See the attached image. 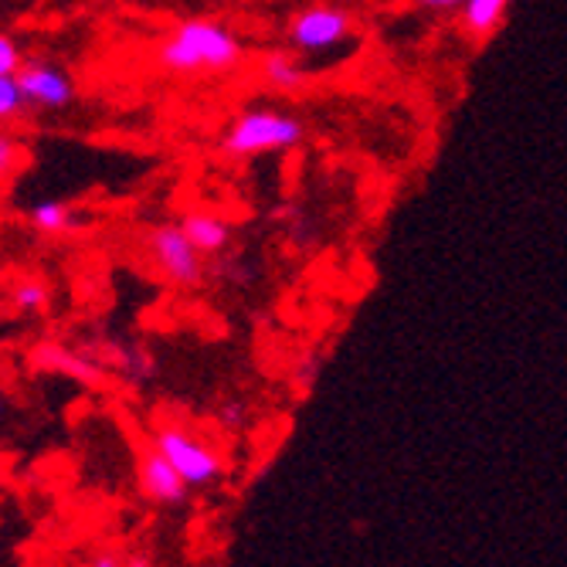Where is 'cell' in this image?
<instances>
[{
  "instance_id": "1",
  "label": "cell",
  "mask_w": 567,
  "mask_h": 567,
  "mask_svg": "<svg viewBox=\"0 0 567 567\" xmlns=\"http://www.w3.org/2000/svg\"><path fill=\"white\" fill-rule=\"evenodd\" d=\"M245 59L241 41L212 18H187L161 44L157 62L171 72H228Z\"/></svg>"
},
{
  "instance_id": "2",
  "label": "cell",
  "mask_w": 567,
  "mask_h": 567,
  "mask_svg": "<svg viewBox=\"0 0 567 567\" xmlns=\"http://www.w3.org/2000/svg\"><path fill=\"white\" fill-rule=\"evenodd\" d=\"M302 140H306V123L296 113L279 106H251L228 123L218 146L225 157L245 161V157H259V153L292 150Z\"/></svg>"
},
{
  "instance_id": "3",
  "label": "cell",
  "mask_w": 567,
  "mask_h": 567,
  "mask_svg": "<svg viewBox=\"0 0 567 567\" xmlns=\"http://www.w3.org/2000/svg\"><path fill=\"white\" fill-rule=\"evenodd\" d=\"M150 445L181 473L187 489H208L225 480V458L184 425H157L150 435Z\"/></svg>"
},
{
  "instance_id": "4",
  "label": "cell",
  "mask_w": 567,
  "mask_h": 567,
  "mask_svg": "<svg viewBox=\"0 0 567 567\" xmlns=\"http://www.w3.org/2000/svg\"><path fill=\"white\" fill-rule=\"evenodd\" d=\"M357 28H360V21L350 8L317 0V4H309L289 18L286 44H289V51H296V55H327V51L350 41L357 34Z\"/></svg>"
},
{
  "instance_id": "5",
  "label": "cell",
  "mask_w": 567,
  "mask_h": 567,
  "mask_svg": "<svg viewBox=\"0 0 567 567\" xmlns=\"http://www.w3.org/2000/svg\"><path fill=\"white\" fill-rule=\"evenodd\" d=\"M146 251L153 266H157V272L171 279L174 286H197L204 276V255L190 245L181 225L153 228L146 238Z\"/></svg>"
},
{
  "instance_id": "6",
  "label": "cell",
  "mask_w": 567,
  "mask_h": 567,
  "mask_svg": "<svg viewBox=\"0 0 567 567\" xmlns=\"http://www.w3.org/2000/svg\"><path fill=\"white\" fill-rule=\"evenodd\" d=\"M28 360H31L38 371L72 378L82 388H102V384H106V368L99 364L95 353L75 350V347L59 343V340H41V343H34L31 353H28Z\"/></svg>"
},
{
  "instance_id": "7",
  "label": "cell",
  "mask_w": 567,
  "mask_h": 567,
  "mask_svg": "<svg viewBox=\"0 0 567 567\" xmlns=\"http://www.w3.org/2000/svg\"><path fill=\"white\" fill-rule=\"evenodd\" d=\"M18 85L28 99V106L38 110H69L75 102V79L55 62H24L18 69Z\"/></svg>"
},
{
  "instance_id": "8",
  "label": "cell",
  "mask_w": 567,
  "mask_h": 567,
  "mask_svg": "<svg viewBox=\"0 0 567 567\" xmlns=\"http://www.w3.org/2000/svg\"><path fill=\"white\" fill-rule=\"evenodd\" d=\"M136 486L140 496L153 506H181L190 496L181 473L150 442L136 452Z\"/></svg>"
},
{
  "instance_id": "9",
  "label": "cell",
  "mask_w": 567,
  "mask_h": 567,
  "mask_svg": "<svg viewBox=\"0 0 567 567\" xmlns=\"http://www.w3.org/2000/svg\"><path fill=\"white\" fill-rule=\"evenodd\" d=\"M509 4H513V0H462V8L455 11L458 14V31L466 34L473 44L489 41L503 28V21L509 14Z\"/></svg>"
},
{
  "instance_id": "10",
  "label": "cell",
  "mask_w": 567,
  "mask_h": 567,
  "mask_svg": "<svg viewBox=\"0 0 567 567\" xmlns=\"http://www.w3.org/2000/svg\"><path fill=\"white\" fill-rule=\"evenodd\" d=\"M177 225L184 228V235L200 255H221L231 241V225L212 212H187Z\"/></svg>"
},
{
  "instance_id": "11",
  "label": "cell",
  "mask_w": 567,
  "mask_h": 567,
  "mask_svg": "<svg viewBox=\"0 0 567 567\" xmlns=\"http://www.w3.org/2000/svg\"><path fill=\"white\" fill-rule=\"evenodd\" d=\"M262 69V82L276 92H296L306 82V69L299 65L296 51H269L259 62Z\"/></svg>"
},
{
  "instance_id": "12",
  "label": "cell",
  "mask_w": 567,
  "mask_h": 567,
  "mask_svg": "<svg viewBox=\"0 0 567 567\" xmlns=\"http://www.w3.org/2000/svg\"><path fill=\"white\" fill-rule=\"evenodd\" d=\"M106 353H110V364L126 381H133V384H143V381H150L153 374H157V364H153V357L143 347H136V343H110Z\"/></svg>"
},
{
  "instance_id": "13",
  "label": "cell",
  "mask_w": 567,
  "mask_h": 567,
  "mask_svg": "<svg viewBox=\"0 0 567 567\" xmlns=\"http://www.w3.org/2000/svg\"><path fill=\"white\" fill-rule=\"evenodd\" d=\"M28 225L41 235H65V231L79 228V218L62 200H38L28 212Z\"/></svg>"
},
{
  "instance_id": "14",
  "label": "cell",
  "mask_w": 567,
  "mask_h": 567,
  "mask_svg": "<svg viewBox=\"0 0 567 567\" xmlns=\"http://www.w3.org/2000/svg\"><path fill=\"white\" fill-rule=\"evenodd\" d=\"M11 299H14V306L21 309V313H44L48 302H51V289L41 279H28V282H21L14 289Z\"/></svg>"
},
{
  "instance_id": "15",
  "label": "cell",
  "mask_w": 567,
  "mask_h": 567,
  "mask_svg": "<svg viewBox=\"0 0 567 567\" xmlns=\"http://www.w3.org/2000/svg\"><path fill=\"white\" fill-rule=\"evenodd\" d=\"M28 113V99L18 85L14 75H0V123H8V120H18Z\"/></svg>"
},
{
  "instance_id": "16",
  "label": "cell",
  "mask_w": 567,
  "mask_h": 567,
  "mask_svg": "<svg viewBox=\"0 0 567 567\" xmlns=\"http://www.w3.org/2000/svg\"><path fill=\"white\" fill-rule=\"evenodd\" d=\"M215 419H218V425H221V429H228V432H241V429H245V422H248V408H245L241 401H221V404H218V411H215Z\"/></svg>"
},
{
  "instance_id": "17",
  "label": "cell",
  "mask_w": 567,
  "mask_h": 567,
  "mask_svg": "<svg viewBox=\"0 0 567 567\" xmlns=\"http://www.w3.org/2000/svg\"><path fill=\"white\" fill-rule=\"evenodd\" d=\"M24 65L21 48L11 34H0V75H18V69Z\"/></svg>"
},
{
  "instance_id": "18",
  "label": "cell",
  "mask_w": 567,
  "mask_h": 567,
  "mask_svg": "<svg viewBox=\"0 0 567 567\" xmlns=\"http://www.w3.org/2000/svg\"><path fill=\"white\" fill-rule=\"evenodd\" d=\"M85 567H126V550L113 547V544H102L85 557Z\"/></svg>"
},
{
  "instance_id": "19",
  "label": "cell",
  "mask_w": 567,
  "mask_h": 567,
  "mask_svg": "<svg viewBox=\"0 0 567 567\" xmlns=\"http://www.w3.org/2000/svg\"><path fill=\"white\" fill-rule=\"evenodd\" d=\"M18 161H21V146H18V140L0 133V177L11 174V171L18 167Z\"/></svg>"
},
{
  "instance_id": "20",
  "label": "cell",
  "mask_w": 567,
  "mask_h": 567,
  "mask_svg": "<svg viewBox=\"0 0 567 567\" xmlns=\"http://www.w3.org/2000/svg\"><path fill=\"white\" fill-rule=\"evenodd\" d=\"M411 8H422V11H432V14H452L462 8V0H408Z\"/></svg>"
},
{
  "instance_id": "21",
  "label": "cell",
  "mask_w": 567,
  "mask_h": 567,
  "mask_svg": "<svg viewBox=\"0 0 567 567\" xmlns=\"http://www.w3.org/2000/svg\"><path fill=\"white\" fill-rule=\"evenodd\" d=\"M126 567H157V560H153L150 550H126Z\"/></svg>"
},
{
  "instance_id": "22",
  "label": "cell",
  "mask_w": 567,
  "mask_h": 567,
  "mask_svg": "<svg viewBox=\"0 0 567 567\" xmlns=\"http://www.w3.org/2000/svg\"><path fill=\"white\" fill-rule=\"evenodd\" d=\"M4 408H8V394L0 391V415H4Z\"/></svg>"
}]
</instances>
